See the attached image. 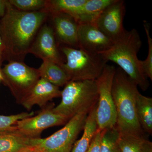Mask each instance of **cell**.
Segmentation results:
<instances>
[{
  "instance_id": "e0dca14e",
  "label": "cell",
  "mask_w": 152,
  "mask_h": 152,
  "mask_svg": "<svg viewBox=\"0 0 152 152\" xmlns=\"http://www.w3.org/2000/svg\"><path fill=\"white\" fill-rule=\"evenodd\" d=\"M115 0H87L75 19L80 24H93L100 15Z\"/></svg>"
},
{
  "instance_id": "ac0fdd59",
  "label": "cell",
  "mask_w": 152,
  "mask_h": 152,
  "mask_svg": "<svg viewBox=\"0 0 152 152\" xmlns=\"http://www.w3.org/2000/svg\"><path fill=\"white\" fill-rule=\"evenodd\" d=\"M87 0H47L45 10L49 14L63 13L76 19Z\"/></svg>"
},
{
  "instance_id": "4fadbf2b",
  "label": "cell",
  "mask_w": 152,
  "mask_h": 152,
  "mask_svg": "<svg viewBox=\"0 0 152 152\" xmlns=\"http://www.w3.org/2000/svg\"><path fill=\"white\" fill-rule=\"evenodd\" d=\"M51 17L53 30L57 42L66 46L79 48V24L72 16L63 13L49 14Z\"/></svg>"
},
{
  "instance_id": "277c9868",
  "label": "cell",
  "mask_w": 152,
  "mask_h": 152,
  "mask_svg": "<svg viewBox=\"0 0 152 152\" xmlns=\"http://www.w3.org/2000/svg\"><path fill=\"white\" fill-rule=\"evenodd\" d=\"M61 102L53 110L68 120L79 113H89L98 102L96 80H70L61 91Z\"/></svg>"
},
{
  "instance_id": "6da1fadb",
  "label": "cell",
  "mask_w": 152,
  "mask_h": 152,
  "mask_svg": "<svg viewBox=\"0 0 152 152\" xmlns=\"http://www.w3.org/2000/svg\"><path fill=\"white\" fill-rule=\"evenodd\" d=\"M49 14L20 11L7 1L5 14L0 19V37L4 48V59L23 62L42 26Z\"/></svg>"
},
{
  "instance_id": "8fae6325",
  "label": "cell",
  "mask_w": 152,
  "mask_h": 152,
  "mask_svg": "<svg viewBox=\"0 0 152 152\" xmlns=\"http://www.w3.org/2000/svg\"><path fill=\"white\" fill-rule=\"evenodd\" d=\"M29 53L42 59L58 64H64L52 26L44 23L35 38Z\"/></svg>"
},
{
  "instance_id": "9c48e42d",
  "label": "cell",
  "mask_w": 152,
  "mask_h": 152,
  "mask_svg": "<svg viewBox=\"0 0 152 152\" xmlns=\"http://www.w3.org/2000/svg\"><path fill=\"white\" fill-rule=\"evenodd\" d=\"M54 105L44 107L42 110L35 116L19 120L15 127L18 132L28 138H40L42 132L54 126L66 124L69 121L64 117L55 113Z\"/></svg>"
},
{
  "instance_id": "3957f363",
  "label": "cell",
  "mask_w": 152,
  "mask_h": 152,
  "mask_svg": "<svg viewBox=\"0 0 152 152\" xmlns=\"http://www.w3.org/2000/svg\"><path fill=\"white\" fill-rule=\"evenodd\" d=\"M142 45L141 39L137 30H125L111 46L99 54L108 62L116 64L142 91H146L150 83L143 70L142 61L137 56Z\"/></svg>"
},
{
  "instance_id": "ba28073f",
  "label": "cell",
  "mask_w": 152,
  "mask_h": 152,
  "mask_svg": "<svg viewBox=\"0 0 152 152\" xmlns=\"http://www.w3.org/2000/svg\"><path fill=\"white\" fill-rule=\"evenodd\" d=\"M1 71L3 81L9 87L18 103L40 79L38 69L31 67L23 62H9Z\"/></svg>"
},
{
  "instance_id": "2e32d148",
  "label": "cell",
  "mask_w": 152,
  "mask_h": 152,
  "mask_svg": "<svg viewBox=\"0 0 152 152\" xmlns=\"http://www.w3.org/2000/svg\"><path fill=\"white\" fill-rule=\"evenodd\" d=\"M38 69L40 78L59 88L65 86L70 81L61 66L53 62L43 61L42 64Z\"/></svg>"
},
{
  "instance_id": "f546056e",
  "label": "cell",
  "mask_w": 152,
  "mask_h": 152,
  "mask_svg": "<svg viewBox=\"0 0 152 152\" xmlns=\"http://www.w3.org/2000/svg\"><path fill=\"white\" fill-rule=\"evenodd\" d=\"M21 152H41L39 150L35 148H33V147L29 146L28 148H26L24 150H23Z\"/></svg>"
},
{
  "instance_id": "8992f818",
  "label": "cell",
  "mask_w": 152,
  "mask_h": 152,
  "mask_svg": "<svg viewBox=\"0 0 152 152\" xmlns=\"http://www.w3.org/2000/svg\"><path fill=\"white\" fill-rule=\"evenodd\" d=\"M89 112L75 115L65 126L45 138H30V146L41 152H70L76 140L83 129Z\"/></svg>"
},
{
  "instance_id": "7402d4cb",
  "label": "cell",
  "mask_w": 152,
  "mask_h": 152,
  "mask_svg": "<svg viewBox=\"0 0 152 152\" xmlns=\"http://www.w3.org/2000/svg\"><path fill=\"white\" fill-rule=\"evenodd\" d=\"M34 113H21L5 116L0 115V135L7 134L19 133L15 126L19 121L33 116Z\"/></svg>"
},
{
  "instance_id": "4dcf8cb0",
  "label": "cell",
  "mask_w": 152,
  "mask_h": 152,
  "mask_svg": "<svg viewBox=\"0 0 152 152\" xmlns=\"http://www.w3.org/2000/svg\"><path fill=\"white\" fill-rule=\"evenodd\" d=\"M3 80H4V78H3L2 73L1 69H0V82L3 81Z\"/></svg>"
},
{
  "instance_id": "4316f807",
  "label": "cell",
  "mask_w": 152,
  "mask_h": 152,
  "mask_svg": "<svg viewBox=\"0 0 152 152\" xmlns=\"http://www.w3.org/2000/svg\"><path fill=\"white\" fill-rule=\"evenodd\" d=\"M7 6V1L0 0V19L2 18L5 14Z\"/></svg>"
},
{
  "instance_id": "d6986e66",
  "label": "cell",
  "mask_w": 152,
  "mask_h": 152,
  "mask_svg": "<svg viewBox=\"0 0 152 152\" xmlns=\"http://www.w3.org/2000/svg\"><path fill=\"white\" fill-rule=\"evenodd\" d=\"M137 115L139 123L144 132L152 134V98L142 95H137Z\"/></svg>"
},
{
  "instance_id": "5b68a950",
  "label": "cell",
  "mask_w": 152,
  "mask_h": 152,
  "mask_svg": "<svg viewBox=\"0 0 152 152\" xmlns=\"http://www.w3.org/2000/svg\"><path fill=\"white\" fill-rule=\"evenodd\" d=\"M61 50L66 59L61 67L70 80H96L108 62L102 55L81 49L65 46Z\"/></svg>"
},
{
  "instance_id": "484cf974",
  "label": "cell",
  "mask_w": 152,
  "mask_h": 152,
  "mask_svg": "<svg viewBox=\"0 0 152 152\" xmlns=\"http://www.w3.org/2000/svg\"><path fill=\"white\" fill-rule=\"evenodd\" d=\"M103 130L98 129L87 152H101V142Z\"/></svg>"
},
{
  "instance_id": "44dd1931",
  "label": "cell",
  "mask_w": 152,
  "mask_h": 152,
  "mask_svg": "<svg viewBox=\"0 0 152 152\" xmlns=\"http://www.w3.org/2000/svg\"><path fill=\"white\" fill-rule=\"evenodd\" d=\"M120 133L116 126L104 130L101 152H120L118 141Z\"/></svg>"
},
{
  "instance_id": "30bf717a",
  "label": "cell",
  "mask_w": 152,
  "mask_h": 152,
  "mask_svg": "<svg viewBox=\"0 0 152 152\" xmlns=\"http://www.w3.org/2000/svg\"><path fill=\"white\" fill-rule=\"evenodd\" d=\"M125 13L124 1L115 0L98 16L94 25L114 42L126 30L123 24Z\"/></svg>"
},
{
  "instance_id": "9a60e30c",
  "label": "cell",
  "mask_w": 152,
  "mask_h": 152,
  "mask_svg": "<svg viewBox=\"0 0 152 152\" xmlns=\"http://www.w3.org/2000/svg\"><path fill=\"white\" fill-rule=\"evenodd\" d=\"M96 107L97 104L93 107L88 114L83 129V135L74 144L71 152H87L88 151L98 129L96 115Z\"/></svg>"
},
{
  "instance_id": "cb8c5ba5",
  "label": "cell",
  "mask_w": 152,
  "mask_h": 152,
  "mask_svg": "<svg viewBox=\"0 0 152 152\" xmlns=\"http://www.w3.org/2000/svg\"><path fill=\"white\" fill-rule=\"evenodd\" d=\"M145 138L119 137L118 141L120 152H144Z\"/></svg>"
},
{
  "instance_id": "603a6c76",
  "label": "cell",
  "mask_w": 152,
  "mask_h": 152,
  "mask_svg": "<svg viewBox=\"0 0 152 152\" xmlns=\"http://www.w3.org/2000/svg\"><path fill=\"white\" fill-rule=\"evenodd\" d=\"M47 0H9L15 8L26 12H37L45 8Z\"/></svg>"
},
{
  "instance_id": "7a4b0ae2",
  "label": "cell",
  "mask_w": 152,
  "mask_h": 152,
  "mask_svg": "<svg viewBox=\"0 0 152 152\" xmlns=\"http://www.w3.org/2000/svg\"><path fill=\"white\" fill-rule=\"evenodd\" d=\"M138 86L121 68L116 69L112 95L115 108V126L123 137L145 138L139 123L137 112Z\"/></svg>"
},
{
  "instance_id": "83f0119b",
  "label": "cell",
  "mask_w": 152,
  "mask_h": 152,
  "mask_svg": "<svg viewBox=\"0 0 152 152\" xmlns=\"http://www.w3.org/2000/svg\"><path fill=\"white\" fill-rule=\"evenodd\" d=\"M4 59V48L1 39L0 37V69H1L3 61Z\"/></svg>"
},
{
  "instance_id": "5bb4252c",
  "label": "cell",
  "mask_w": 152,
  "mask_h": 152,
  "mask_svg": "<svg viewBox=\"0 0 152 152\" xmlns=\"http://www.w3.org/2000/svg\"><path fill=\"white\" fill-rule=\"evenodd\" d=\"M61 91L59 87L40 78L22 98L19 104L28 110L36 105L44 107L49 101L61 97Z\"/></svg>"
},
{
  "instance_id": "ffe728a7",
  "label": "cell",
  "mask_w": 152,
  "mask_h": 152,
  "mask_svg": "<svg viewBox=\"0 0 152 152\" xmlns=\"http://www.w3.org/2000/svg\"><path fill=\"white\" fill-rule=\"evenodd\" d=\"M30 138L19 133L0 135V152H21L29 147Z\"/></svg>"
},
{
  "instance_id": "52a82bcc",
  "label": "cell",
  "mask_w": 152,
  "mask_h": 152,
  "mask_svg": "<svg viewBox=\"0 0 152 152\" xmlns=\"http://www.w3.org/2000/svg\"><path fill=\"white\" fill-rule=\"evenodd\" d=\"M116 68L107 64L96 80L98 93L96 115L98 129L103 130L115 126L117 116L112 95V86Z\"/></svg>"
},
{
  "instance_id": "7c38bea8",
  "label": "cell",
  "mask_w": 152,
  "mask_h": 152,
  "mask_svg": "<svg viewBox=\"0 0 152 152\" xmlns=\"http://www.w3.org/2000/svg\"><path fill=\"white\" fill-rule=\"evenodd\" d=\"M79 48L90 53L100 54L108 50L113 41L93 24H80L78 28Z\"/></svg>"
},
{
  "instance_id": "f1b7e54d",
  "label": "cell",
  "mask_w": 152,
  "mask_h": 152,
  "mask_svg": "<svg viewBox=\"0 0 152 152\" xmlns=\"http://www.w3.org/2000/svg\"><path fill=\"white\" fill-rule=\"evenodd\" d=\"M144 152H152V142L147 140L145 143Z\"/></svg>"
},
{
  "instance_id": "d4e9b609",
  "label": "cell",
  "mask_w": 152,
  "mask_h": 152,
  "mask_svg": "<svg viewBox=\"0 0 152 152\" xmlns=\"http://www.w3.org/2000/svg\"><path fill=\"white\" fill-rule=\"evenodd\" d=\"M143 26L146 34L148 45V53L146 60L142 61V68L144 73L148 79L152 80V39L150 36L149 24L143 21Z\"/></svg>"
}]
</instances>
